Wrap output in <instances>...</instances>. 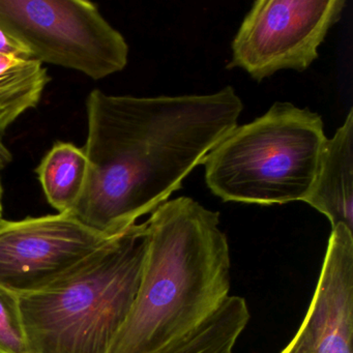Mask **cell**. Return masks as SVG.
<instances>
[{"mask_svg": "<svg viewBox=\"0 0 353 353\" xmlns=\"http://www.w3.org/2000/svg\"><path fill=\"white\" fill-rule=\"evenodd\" d=\"M22 61H18V59H10V57H1L0 55V75L5 74L6 72L9 71L15 65H19Z\"/></svg>", "mask_w": 353, "mask_h": 353, "instance_id": "obj_16", "label": "cell"}, {"mask_svg": "<svg viewBox=\"0 0 353 353\" xmlns=\"http://www.w3.org/2000/svg\"><path fill=\"white\" fill-rule=\"evenodd\" d=\"M0 353H30L18 294L0 286Z\"/></svg>", "mask_w": 353, "mask_h": 353, "instance_id": "obj_13", "label": "cell"}, {"mask_svg": "<svg viewBox=\"0 0 353 353\" xmlns=\"http://www.w3.org/2000/svg\"><path fill=\"white\" fill-rule=\"evenodd\" d=\"M1 193H3V191H1V183H0V220L3 219V204H1Z\"/></svg>", "mask_w": 353, "mask_h": 353, "instance_id": "obj_17", "label": "cell"}, {"mask_svg": "<svg viewBox=\"0 0 353 353\" xmlns=\"http://www.w3.org/2000/svg\"><path fill=\"white\" fill-rule=\"evenodd\" d=\"M249 319L245 299L230 295L197 327L154 353H232Z\"/></svg>", "mask_w": 353, "mask_h": 353, "instance_id": "obj_11", "label": "cell"}, {"mask_svg": "<svg viewBox=\"0 0 353 353\" xmlns=\"http://www.w3.org/2000/svg\"><path fill=\"white\" fill-rule=\"evenodd\" d=\"M0 28L34 61L99 80L123 71L129 46L86 0H0Z\"/></svg>", "mask_w": 353, "mask_h": 353, "instance_id": "obj_5", "label": "cell"}, {"mask_svg": "<svg viewBox=\"0 0 353 353\" xmlns=\"http://www.w3.org/2000/svg\"><path fill=\"white\" fill-rule=\"evenodd\" d=\"M111 237L86 226L71 212L1 219L0 286L18 295L40 290Z\"/></svg>", "mask_w": 353, "mask_h": 353, "instance_id": "obj_7", "label": "cell"}, {"mask_svg": "<svg viewBox=\"0 0 353 353\" xmlns=\"http://www.w3.org/2000/svg\"><path fill=\"white\" fill-rule=\"evenodd\" d=\"M0 136V171L5 169L12 162V154L9 148L5 145Z\"/></svg>", "mask_w": 353, "mask_h": 353, "instance_id": "obj_15", "label": "cell"}, {"mask_svg": "<svg viewBox=\"0 0 353 353\" xmlns=\"http://www.w3.org/2000/svg\"><path fill=\"white\" fill-rule=\"evenodd\" d=\"M234 88L210 94L136 98L94 90L86 101L88 185L72 210L113 236L168 201L206 154L237 125Z\"/></svg>", "mask_w": 353, "mask_h": 353, "instance_id": "obj_1", "label": "cell"}, {"mask_svg": "<svg viewBox=\"0 0 353 353\" xmlns=\"http://www.w3.org/2000/svg\"><path fill=\"white\" fill-rule=\"evenodd\" d=\"M145 223L137 294L109 353H154L197 327L229 296L230 251L220 212L181 196L161 204Z\"/></svg>", "mask_w": 353, "mask_h": 353, "instance_id": "obj_2", "label": "cell"}, {"mask_svg": "<svg viewBox=\"0 0 353 353\" xmlns=\"http://www.w3.org/2000/svg\"><path fill=\"white\" fill-rule=\"evenodd\" d=\"M50 77L40 61H22L0 75V136L40 102Z\"/></svg>", "mask_w": 353, "mask_h": 353, "instance_id": "obj_12", "label": "cell"}, {"mask_svg": "<svg viewBox=\"0 0 353 353\" xmlns=\"http://www.w3.org/2000/svg\"><path fill=\"white\" fill-rule=\"evenodd\" d=\"M353 231L332 229L307 315L281 353H352Z\"/></svg>", "mask_w": 353, "mask_h": 353, "instance_id": "obj_8", "label": "cell"}, {"mask_svg": "<svg viewBox=\"0 0 353 353\" xmlns=\"http://www.w3.org/2000/svg\"><path fill=\"white\" fill-rule=\"evenodd\" d=\"M146 223L109 239L34 292L18 295L30 353H109L137 294Z\"/></svg>", "mask_w": 353, "mask_h": 353, "instance_id": "obj_3", "label": "cell"}, {"mask_svg": "<svg viewBox=\"0 0 353 353\" xmlns=\"http://www.w3.org/2000/svg\"><path fill=\"white\" fill-rule=\"evenodd\" d=\"M0 55L23 61L34 59L28 49L9 36L7 32H3L1 28H0Z\"/></svg>", "mask_w": 353, "mask_h": 353, "instance_id": "obj_14", "label": "cell"}, {"mask_svg": "<svg viewBox=\"0 0 353 353\" xmlns=\"http://www.w3.org/2000/svg\"><path fill=\"white\" fill-rule=\"evenodd\" d=\"M345 7L344 0H258L233 40L228 69L258 82L282 70L305 71Z\"/></svg>", "mask_w": 353, "mask_h": 353, "instance_id": "obj_6", "label": "cell"}, {"mask_svg": "<svg viewBox=\"0 0 353 353\" xmlns=\"http://www.w3.org/2000/svg\"><path fill=\"white\" fill-rule=\"evenodd\" d=\"M36 171L48 203L59 212H71L85 191L90 162L83 148L59 141Z\"/></svg>", "mask_w": 353, "mask_h": 353, "instance_id": "obj_10", "label": "cell"}, {"mask_svg": "<svg viewBox=\"0 0 353 353\" xmlns=\"http://www.w3.org/2000/svg\"><path fill=\"white\" fill-rule=\"evenodd\" d=\"M353 109L342 127L326 140L315 183L305 202L330 220L332 229L353 231Z\"/></svg>", "mask_w": 353, "mask_h": 353, "instance_id": "obj_9", "label": "cell"}, {"mask_svg": "<svg viewBox=\"0 0 353 353\" xmlns=\"http://www.w3.org/2000/svg\"><path fill=\"white\" fill-rule=\"evenodd\" d=\"M326 140L318 113L274 103L265 114L236 125L206 154L201 163L206 185L224 202H305Z\"/></svg>", "mask_w": 353, "mask_h": 353, "instance_id": "obj_4", "label": "cell"}]
</instances>
